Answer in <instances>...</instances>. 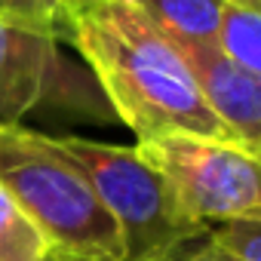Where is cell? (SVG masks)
Here are the masks:
<instances>
[{
    "label": "cell",
    "mask_w": 261,
    "mask_h": 261,
    "mask_svg": "<svg viewBox=\"0 0 261 261\" xmlns=\"http://www.w3.org/2000/svg\"><path fill=\"white\" fill-rule=\"evenodd\" d=\"M53 252L49 237L0 185V261H40Z\"/></svg>",
    "instance_id": "9c48e42d"
},
{
    "label": "cell",
    "mask_w": 261,
    "mask_h": 261,
    "mask_svg": "<svg viewBox=\"0 0 261 261\" xmlns=\"http://www.w3.org/2000/svg\"><path fill=\"white\" fill-rule=\"evenodd\" d=\"M136 148L197 224L261 218V154L227 139L200 136H163Z\"/></svg>",
    "instance_id": "277c9868"
},
{
    "label": "cell",
    "mask_w": 261,
    "mask_h": 261,
    "mask_svg": "<svg viewBox=\"0 0 261 261\" xmlns=\"http://www.w3.org/2000/svg\"><path fill=\"white\" fill-rule=\"evenodd\" d=\"M209 237L237 261H261V218L215 224L209 227Z\"/></svg>",
    "instance_id": "8fae6325"
},
{
    "label": "cell",
    "mask_w": 261,
    "mask_h": 261,
    "mask_svg": "<svg viewBox=\"0 0 261 261\" xmlns=\"http://www.w3.org/2000/svg\"><path fill=\"white\" fill-rule=\"evenodd\" d=\"M53 139L80 166L117 221L123 261H163L169 252L209 230L178 206L166 178L139 154L136 145H105L80 136Z\"/></svg>",
    "instance_id": "3957f363"
},
{
    "label": "cell",
    "mask_w": 261,
    "mask_h": 261,
    "mask_svg": "<svg viewBox=\"0 0 261 261\" xmlns=\"http://www.w3.org/2000/svg\"><path fill=\"white\" fill-rule=\"evenodd\" d=\"M169 40L191 68L209 111L224 126L227 139L261 154V77L230 62L215 43L175 37Z\"/></svg>",
    "instance_id": "8992f818"
},
{
    "label": "cell",
    "mask_w": 261,
    "mask_h": 261,
    "mask_svg": "<svg viewBox=\"0 0 261 261\" xmlns=\"http://www.w3.org/2000/svg\"><path fill=\"white\" fill-rule=\"evenodd\" d=\"M74 7H77L74 0H0V19L34 25L65 40V28Z\"/></svg>",
    "instance_id": "30bf717a"
},
{
    "label": "cell",
    "mask_w": 261,
    "mask_h": 261,
    "mask_svg": "<svg viewBox=\"0 0 261 261\" xmlns=\"http://www.w3.org/2000/svg\"><path fill=\"white\" fill-rule=\"evenodd\" d=\"M215 46L240 68L261 77V13L224 0L218 16Z\"/></svg>",
    "instance_id": "ba28073f"
},
{
    "label": "cell",
    "mask_w": 261,
    "mask_h": 261,
    "mask_svg": "<svg viewBox=\"0 0 261 261\" xmlns=\"http://www.w3.org/2000/svg\"><path fill=\"white\" fill-rule=\"evenodd\" d=\"M0 185L74 261H123L117 221L53 136L0 123Z\"/></svg>",
    "instance_id": "7a4b0ae2"
},
{
    "label": "cell",
    "mask_w": 261,
    "mask_h": 261,
    "mask_svg": "<svg viewBox=\"0 0 261 261\" xmlns=\"http://www.w3.org/2000/svg\"><path fill=\"white\" fill-rule=\"evenodd\" d=\"M65 40L80 53L98 92L139 142L163 136L227 139L175 43L133 0L77 4Z\"/></svg>",
    "instance_id": "6da1fadb"
},
{
    "label": "cell",
    "mask_w": 261,
    "mask_h": 261,
    "mask_svg": "<svg viewBox=\"0 0 261 261\" xmlns=\"http://www.w3.org/2000/svg\"><path fill=\"white\" fill-rule=\"evenodd\" d=\"M40 108H92V83L74 68L53 31L0 19V123L22 126Z\"/></svg>",
    "instance_id": "5b68a950"
},
{
    "label": "cell",
    "mask_w": 261,
    "mask_h": 261,
    "mask_svg": "<svg viewBox=\"0 0 261 261\" xmlns=\"http://www.w3.org/2000/svg\"><path fill=\"white\" fill-rule=\"evenodd\" d=\"M163 261H237V258H233L227 249H221V246L209 237V230H206V233L194 237L191 243L178 246L175 252H169Z\"/></svg>",
    "instance_id": "7c38bea8"
},
{
    "label": "cell",
    "mask_w": 261,
    "mask_h": 261,
    "mask_svg": "<svg viewBox=\"0 0 261 261\" xmlns=\"http://www.w3.org/2000/svg\"><path fill=\"white\" fill-rule=\"evenodd\" d=\"M40 261H74V258H68L65 252H59V249H53V252H49L46 258H40Z\"/></svg>",
    "instance_id": "4fadbf2b"
},
{
    "label": "cell",
    "mask_w": 261,
    "mask_h": 261,
    "mask_svg": "<svg viewBox=\"0 0 261 261\" xmlns=\"http://www.w3.org/2000/svg\"><path fill=\"white\" fill-rule=\"evenodd\" d=\"M133 4L175 40L215 43L224 0H133Z\"/></svg>",
    "instance_id": "52a82bcc"
},
{
    "label": "cell",
    "mask_w": 261,
    "mask_h": 261,
    "mask_svg": "<svg viewBox=\"0 0 261 261\" xmlns=\"http://www.w3.org/2000/svg\"><path fill=\"white\" fill-rule=\"evenodd\" d=\"M74 4H83V0H74Z\"/></svg>",
    "instance_id": "9a60e30c"
},
{
    "label": "cell",
    "mask_w": 261,
    "mask_h": 261,
    "mask_svg": "<svg viewBox=\"0 0 261 261\" xmlns=\"http://www.w3.org/2000/svg\"><path fill=\"white\" fill-rule=\"evenodd\" d=\"M233 4H243V7H249V10H258V13H261V0H233Z\"/></svg>",
    "instance_id": "5bb4252c"
}]
</instances>
